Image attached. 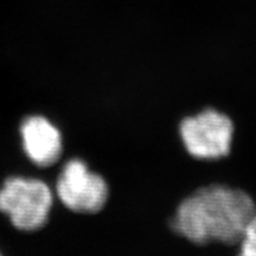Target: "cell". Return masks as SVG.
<instances>
[{
    "instance_id": "1",
    "label": "cell",
    "mask_w": 256,
    "mask_h": 256,
    "mask_svg": "<svg viewBox=\"0 0 256 256\" xmlns=\"http://www.w3.org/2000/svg\"><path fill=\"white\" fill-rule=\"evenodd\" d=\"M256 215V203L242 188L226 184L202 186L178 204L170 226L194 244H238Z\"/></svg>"
},
{
    "instance_id": "2",
    "label": "cell",
    "mask_w": 256,
    "mask_h": 256,
    "mask_svg": "<svg viewBox=\"0 0 256 256\" xmlns=\"http://www.w3.org/2000/svg\"><path fill=\"white\" fill-rule=\"evenodd\" d=\"M52 202V192L40 179L14 176L0 188V211L22 232L43 228L49 220Z\"/></svg>"
},
{
    "instance_id": "3",
    "label": "cell",
    "mask_w": 256,
    "mask_h": 256,
    "mask_svg": "<svg viewBox=\"0 0 256 256\" xmlns=\"http://www.w3.org/2000/svg\"><path fill=\"white\" fill-rule=\"evenodd\" d=\"M234 134V121L215 108H206L179 124V136L185 151L200 160H217L228 156Z\"/></svg>"
},
{
    "instance_id": "4",
    "label": "cell",
    "mask_w": 256,
    "mask_h": 256,
    "mask_svg": "<svg viewBox=\"0 0 256 256\" xmlns=\"http://www.w3.org/2000/svg\"><path fill=\"white\" fill-rule=\"evenodd\" d=\"M56 192L64 206L76 214L94 215L104 209L110 188L101 174H95L82 159L66 162L57 178Z\"/></svg>"
},
{
    "instance_id": "5",
    "label": "cell",
    "mask_w": 256,
    "mask_h": 256,
    "mask_svg": "<svg viewBox=\"0 0 256 256\" xmlns=\"http://www.w3.org/2000/svg\"><path fill=\"white\" fill-rule=\"evenodd\" d=\"M22 144L25 154L40 168H48L58 162L63 152V140L60 130L40 115L28 116L20 124Z\"/></svg>"
},
{
    "instance_id": "6",
    "label": "cell",
    "mask_w": 256,
    "mask_h": 256,
    "mask_svg": "<svg viewBox=\"0 0 256 256\" xmlns=\"http://www.w3.org/2000/svg\"><path fill=\"white\" fill-rule=\"evenodd\" d=\"M238 246V256H256V215L246 228Z\"/></svg>"
},
{
    "instance_id": "7",
    "label": "cell",
    "mask_w": 256,
    "mask_h": 256,
    "mask_svg": "<svg viewBox=\"0 0 256 256\" xmlns=\"http://www.w3.org/2000/svg\"><path fill=\"white\" fill-rule=\"evenodd\" d=\"M0 256H2V254H0Z\"/></svg>"
}]
</instances>
